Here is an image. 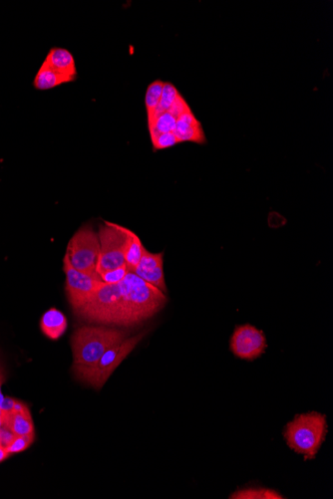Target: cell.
I'll list each match as a JSON object with an SVG mask.
<instances>
[{
  "label": "cell",
  "mask_w": 333,
  "mask_h": 499,
  "mask_svg": "<svg viewBox=\"0 0 333 499\" xmlns=\"http://www.w3.org/2000/svg\"><path fill=\"white\" fill-rule=\"evenodd\" d=\"M2 426L8 427L17 436H28L34 434V424H33L32 416H31L29 409L24 411H19V413H14V411L4 413Z\"/></svg>",
  "instance_id": "4fadbf2b"
},
{
  "label": "cell",
  "mask_w": 333,
  "mask_h": 499,
  "mask_svg": "<svg viewBox=\"0 0 333 499\" xmlns=\"http://www.w3.org/2000/svg\"><path fill=\"white\" fill-rule=\"evenodd\" d=\"M163 87H164V82L156 80V81L152 82L147 88L146 96H145L147 116L152 115L153 112L157 109L161 95H162Z\"/></svg>",
  "instance_id": "d6986e66"
},
{
  "label": "cell",
  "mask_w": 333,
  "mask_h": 499,
  "mask_svg": "<svg viewBox=\"0 0 333 499\" xmlns=\"http://www.w3.org/2000/svg\"><path fill=\"white\" fill-rule=\"evenodd\" d=\"M231 499H283L278 491L270 489H243L236 490L230 496Z\"/></svg>",
  "instance_id": "ac0fdd59"
},
{
  "label": "cell",
  "mask_w": 333,
  "mask_h": 499,
  "mask_svg": "<svg viewBox=\"0 0 333 499\" xmlns=\"http://www.w3.org/2000/svg\"><path fill=\"white\" fill-rule=\"evenodd\" d=\"M67 318L61 311L50 308L44 313L40 320L42 333L50 340H58L63 336L67 330Z\"/></svg>",
  "instance_id": "7c38bea8"
},
{
  "label": "cell",
  "mask_w": 333,
  "mask_h": 499,
  "mask_svg": "<svg viewBox=\"0 0 333 499\" xmlns=\"http://www.w3.org/2000/svg\"><path fill=\"white\" fill-rule=\"evenodd\" d=\"M166 303L164 292L128 272L120 283L103 284L74 313L89 323L129 327L157 314Z\"/></svg>",
  "instance_id": "6da1fadb"
},
{
  "label": "cell",
  "mask_w": 333,
  "mask_h": 499,
  "mask_svg": "<svg viewBox=\"0 0 333 499\" xmlns=\"http://www.w3.org/2000/svg\"><path fill=\"white\" fill-rule=\"evenodd\" d=\"M3 374H2L1 369H0V388H1L2 383H3Z\"/></svg>",
  "instance_id": "4316f807"
},
{
  "label": "cell",
  "mask_w": 333,
  "mask_h": 499,
  "mask_svg": "<svg viewBox=\"0 0 333 499\" xmlns=\"http://www.w3.org/2000/svg\"><path fill=\"white\" fill-rule=\"evenodd\" d=\"M129 336L128 331L106 327L84 326L78 328L71 338L73 371L83 370L97 363L106 351Z\"/></svg>",
  "instance_id": "7a4b0ae2"
},
{
  "label": "cell",
  "mask_w": 333,
  "mask_h": 499,
  "mask_svg": "<svg viewBox=\"0 0 333 499\" xmlns=\"http://www.w3.org/2000/svg\"><path fill=\"white\" fill-rule=\"evenodd\" d=\"M145 335L146 332H142L136 336L126 338L124 341L106 351L93 366L83 370L75 371V377L85 384L93 387L96 390H99L106 384L120 364L142 341Z\"/></svg>",
  "instance_id": "277c9868"
},
{
  "label": "cell",
  "mask_w": 333,
  "mask_h": 499,
  "mask_svg": "<svg viewBox=\"0 0 333 499\" xmlns=\"http://www.w3.org/2000/svg\"><path fill=\"white\" fill-rule=\"evenodd\" d=\"M328 433L326 416L319 411L296 415L287 422L283 438L287 447L305 460H314Z\"/></svg>",
  "instance_id": "3957f363"
},
{
  "label": "cell",
  "mask_w": 333,
  "mask_h": 499,
  "mask_svg": "<svg viewBox=\"0 0 333 499\" xmlns=\"http://www.w3.org/2000/svg\"><path fill=\"white\" fill-rule=\"evenodd\" d=\"M35 434H31L28 436H17L14 440L11 442V444L8 445L6 451L10 456L15 454L22 453V451H26L31 445L34 442Z\"/></svg>",
  "instance_id": "44dd1931"
},
{
  "label": "cell",
  "mask_w": 333,
  "mask_h": 499,
  "mask_svg": "<svg viewBox=\"0 0 333 499\" xmlns=\"http://www.w3.org/2000/svg\"><path fill=\"white\" fill-rule=\"evenodd\" d=\"M100 254L99 237L90 225L79 228L67 245L66 257L69 263L79 272L94 273Z\"/></svg>",
  "instance_id": "8992f818"
},
{
  "label": "cell",
  "mask_w": 333,
  "mask_h": 499,
  "mask_svg": "<svg viewBox=\"0 0 333 499\" xmlns=\"http://www.w3.org/2000/svg\"><path fill=\"white\" fill-rule=\"evenodd\" d=\"M189 110H191V107L189 106L187 101L185 100L182 94L180 93L179 94L178 97H176L175 102H174V104L172 105L171 108H170L168 112H169L170 114H172L174 117L178 119L181 115H182V114H184L185 112L189 111Z\"/></svg>",
  "instance_id": "603a6c76"
},
{
  "label": "cell",
  "mask_w": 333,
  "mask_h": 499,
  "mask_svg": "<svg viewBox=\"0 0 333 499\" xmlns=\"http://www.w3.org/2000/svg\"><path fill=\"white\" fill-rule=\"evenodd\" d=\"M147 283L155 286L159 290L167 293L166 281L164 275V252L153 254L146 248L143 252L142 258L133 272Z\"/></svg>",
  "instance_id": "9c48e42d"
},
{
  "label": "cell",
  "mask_w": 333,
  "mask_h": 499,
  "mask_svg": "<svg viewBox=\"0 0 333 499\" xmlns=\"http://www.w3.org/2000/svg\"><path fill=\"white\" fill-rule=\"evenodd\" d=\"M144 248L140 237L135 232L129 230L128 243H127L126 252H125V264L128 267L129 272H133L137 267L142 258Z\"/></svg>",
  "instance_id": "9a60e30c"
},
{
  "label": "cell",
  "mask_w": 333,
  "mask_h": 499,
  "mask_svg": "<svg viewBox=\"0 0 333 499\" xmlns=\"http://www.w3.org/2000/svg\"><path fill=\"white\" fill-rule=\"evenodd\" d=\"M10 454H8V451H6V449L0 447V462H4V460H8V458H10Z\"/></svg>",
  "instance_id": "d4e9b609"
},
{
  "label": "cell",
  "mask_w": 333,
  "mask_h": 499,
  "mask_svg": "<svg viewBox=\"0 0 333 499\" xmlns=\"http://www.w3.org/2000/svg\"><path fill=\"white\" fill-rule=\"evenodd\" d=\"M176 119L169 112L160 114L151 119H148L150 136L158 134L174 133L176 127Z\"/></svg>",
  "instance_id": "2e32d148"
},
{
  "label": "cell",
  "mask_w": 333,
  "mask_h": 499,
  "mask_svg": "<svg viewBox=\"0 0 333 499\" xmlns=\"http://www.w3.org/2000/svg\"><path fill=\"white\" fill-rule=\"evenodd\" d=\"M150 136H151L152 145H153L155 151L169 149V147H175L176 145L180 144L174 133L158 134V135Z\"/></svg>",
  "instance_id": "ffe728a7"
},
{
  "label": "cell",
  "mask_w": 333,
  "mask_h": 499,
  "mask_svg": "<svg viewBox=\"0 0 333 499\" xmlns=\"http://www.w3.org/2000/svg\"><path fill=\"white\" fill-rule=\"evenodd\" d=\"M128 272V267H127L126 264H125V265L120 266V267L115 268V269L103 272L99 275L105 284H118L126 277Z\"/></svg>",
  "instance_id": "7402d4cb"
},
{
  "label": "cell",
  "mask_w": 333,
  "mask_h": 499,
  "mask_svg": "<svg viewBox=\"0 0 333 499\" xmlns=\"http://www.w3.org/2000/svg\"><path fill=\"white\" fill-rule=\"evenodd\" d=\"M267 348L265 333L250 324L236 326L230 341L232 354L245 361L258 359L265 354Z\"/></svg>",
  "instance_id": "ba28073f"
},
{
  "label": "cell",
  "mask_w": 333,
  "mask_h": 499,
  "mask_svg": "<svg viewBox=\"0 0 333 499\" xmlns=\"http://www.w3.org/2000/svg\"><path fill=\"white\" fill-rule=\"evenodd\" d=\"M43 63L48 65L56 72L66 76L72 82L76 79L77 69H76L74 56L67 49L61 47L51 48Z\"/></svg>",
  "instance_id": "8fae6325"
},
{
  "label": "cell",
  "mask_w": 333,
  "mask_h": 499,
  "mask_svg": "<svg viewBox=\"0 0 333 499\" xmlns=\"http://www.w3.org/2000/svg\"><path fill=\"white\" fill-rule=\"evenodd\" d=\"M3 416H4L3 411H2L1 409H0V427H2V422H3Z\"/></svg>",
  "instance_id": "484cf974"
},
{
  "label": "cell",
  "mask_w": 333,
  "mask_h": 499,
  "mask_svg": "<svg viewBox=\"0 0 333 499\" xmlns=\"http://www.w3.org/2000/svg\"><path fill=\"white\" fill-rule=\"evenodd\" d=\"M70 82L72 81H71L69 78H67L66 76L56 72V71L50 68L48 65L42 63L39 70H38L37 73V76H35L33 85H34L37 90L46 91L51 90V89H54L56 87L60 86V85Z\"/></svg>",
  "instance_id": "5bb4252c"
},
{
  "label": "cell",
  "mask_w": 333,
  "mask_h": 499,
  "mask_svg": "<svg viewBox=\"0 0 333 499\" xmlns=\"http://www.w3.org/2000/svg\"><path fill=\"white\" fill-rule=\"evenodd\" d=\"M128 232V228L109 221H104V225L99 227L97 234L100 254L96 267L98 274L125 265Z\"/></svg>",
  "instance_id": "5b68a950"
},
{
  "label": "cell",
  "mask_w": 333,
  "mask_h": 499,
  "mask_svg": "<svg viewBox=\"0 0 333 499\" xmlns=\"http://www.w3.org/2000/svg\"><path fill=\"white\" fill-rule=\"evenodd\" d=\"M15 436L17 435H14L8 427L3 426L0 427V447L8 449V445L14 440Z\"/></svg>",
  "instance_id": "cb8c5ba5"
},
{
  "label": "cell",
  "mask_w": 333,
  "mask_h": 499,
  "mask_svg": "<svg viewBox=\"0 0 333 499\" xmlns=\"http://www.w3.org/2000/svg\"><path fill=\"white\" fill-rule=\"evenodd\" d=\"M63 270L66 275L65 289L73 311L84 306L104 284L97 272H79L69 263L66 257L63 258Z\"/></svg>",
  "instance_id": "52a82bcc"
},
{
  "label": "cell",
  "mask_w": 333,
  "mask_h": 499,
  "mask_svg": "<svg viewBox=\"0 0 333 499\" xmlns=\"http://www.w3.org/2000/svg\"><path fill=\"white\" fill-rule=\"evenodd\" d=\"M179 94H180V92L178 91V89H176V86H174L172 83L164 82L160 103H159L157 109L153 112V114L148 116V119L156 117V116L160 115V114L169 111L172 105L175 102L176 97H178Z\"/></svg>",
  "instance_id": "e0dca14e"
},
{
  "label": "cell",
  "mask_w": 333,
  "mask_h": 499,
  "mask_svg": "<svg viewBox=\"0 0 333 499\" xmlns=\"http://www.w3.org/2000/svg\"><path fill=\"white\" fill-rule=\"evenodd\" d=\"M174 134L180 143L192 142L202 145L207 141L202 124L194 115L192 109L176 119Z\"/></svg>",
  "instance_id": "30bf717a"
}]
</instances>
